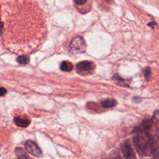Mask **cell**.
<instances>
[{
  "label": "cell",
  "instance_id": "cell-1",
  "mask_svg": "<svg viewBox=\"0 0 159 159\" xmlns=\"http://www.w3.org/2000/svg\"><path fill=\"white\" fill-rule=\"evenodd\" d=\"M134 146L138 153L142 156H147L149 153H154L153 142L148 133L139 134L133 138Z\"/></svg>",
  "mask_w": 159,
  "mask_h": 159
},
{
  "label": "cell",
  "instance_id": "cell-2",
  "mask_svg": "<svg viewBox=\"0 0 159 159\" xmlns=\"http://www.w3.org/2000/svg\"><path fill=\"white\" fill-rule=\"evenodd\" d=\"M71 47L78 52H83L86 49V43L81 37H76L71 42Z\"/></svg>",
  "mask_w": 159,
  "mask_h": 159
},
{
  "label": "cell",
  "instance_id": "cell-3",
  "mask_svg": "<svg viewBox=\"0 0 159 159\" xmlns=\"http://www.w3.org/2000/svg\"><path fill=\"white\" fill-rule=\"evenodd\" d=\"M25 148L29 153L36 157H40L42 155V152L40 148L31 140H27L26 142Z\"/></svg>",
  "mask_w": 159,
  "mask_h": 159
},
{
  "label": "cell",
  "instance_id": "cell-4",
  "mask_svg": "<svg viewBox=\"0 0 159 159\" xmlns=\"http://www.w3.org/2000/svg\"><path fill=\"white\" fill-rule=\"evenodd\" d=\"M121 150L125 158H135L134 152L129 140H126L121 145Z\"/></svg>",
  "mask_w": 159,
  "mask_h": 159
},
{
  "label": "cell",
  "instance_id": "cell-5",
  "mask_svg": "<svg viewBox=\"0 0 159 159\" xmlns=\"http://www.w3.org/2000/svg\"><path fill=\"white\" fill-rule=\"evenodd\" d=\"M93 63L89 61H83L77 64L76 68L80 71H88L93 68Z\"/></svg>",
  "mask_w": 159,
  "mask_h": 159
},
{
  "label": "cell",
  "instance_id": "cell-6",
  "mask_svg": "<svg viewBox=\"0 0 159 159\" xmlns=\"http://www.w3.org/2000/svg\"><path fill=\"white\" fill-rule=\"evenodd\" d=\"M113 80L116 82V84L120 86L123 87H129L130 84V81L129 80H124L122 79L120 76H119L118 75H115L113 78Z\"/></svg>",
  "mask_w": 159,
  "mask_h": 159
},
{
  "label": "cell",
  "instance_id": "cell-7",
  "mask_svg": "<svg viewBox=\"0 0 159 159\" xmlns=\"http://www.w3.org/2000/svg\"><path fill=\"white\" fill-rule=\"evenodd\" d=\"M14 120L17 126H19L21 127H27L30 124V121L28 119L21 118L19 116L14 117Z\"/></svg>",
  "mask_w": 159,
  "mask_h": 159
},
{
  "label": "cell",
  "instance_id": "cell-8",
  "mask_svg": "<svg viewBox=\"0 0 159 159\" xmlns=\"http://www.w3.org/2000/svg\"><path fill=\"white\" fill-rule=\"evenodd\" d=\"M101 104L105 108H109L116 106L117 101L114 99H105L101 101Z\"/></svg>",
  "mask_w": 159,
  "mask_h": 159
},
{
  "label": "cell",
  "instance_id": "cell-9",
  "mask_svg": "<svg viewBox=\"0 0 159 159\" xmlns=\"http://www.w3.org/2000/svg\"><path fill=\"white\" fill-rule=\"evenodd\" d=\"M72 68L73 65L68 61H64L60 65V69L63 71H70Z\"/></svg>",
  "mask_w": 159,
  "mask_h": 159
},
{
  "label": "cell",
  "instance_id": "cell-10",
  "mask_svg": "<svg viewBox=\"0 0 159 159\" xmlns=\"http://www.w3.org/2000/svg\"><path fill=\"white\" fill-rule=\"evenodd\" d=\"M17 61L20 64H27L29 62V57L27 55H20L17 57Z\"/></svg>",
  "mask_w": 159,
  "mask_h": 159
},
{
  "label": "cell",
  "instance_id": "cell-11",
  "mask_svg": "<svg viewBox=\"0 0 159 159\" xmlns=\"http://www.w3.org/2000/svg\"><path fill=\"white\" fill-rule=\"evenodd\" d=\"M152 119H144L142 121V126L144 128V129H149L151 126L152 125Z\"/></svg>",
  "mask_w": 159,
  "mask_h": 159
},
{
  "label": "cell",
  "instance_id": "cell-12",
  "mask_svg": "<svg viewBox=\"0 0 159 159\" xmlns=\"http://www.w3.org/2000/svg\"><path fill=\"white\" fill-rule=\"evenodd\" d=\"M16 153L17 157L19 158H29V157L27 156L25 154V153L24 152L22 148H20V147L17 148L16 149Z\"/></svg>",
  "mask_w": 159,
  "mask_h": 159
},
{
  "label": "cell",
  "instance_id": "cell-13",
  "mask_svg": "<svg viewBox=\"0 0 159 159\" xmlns=\"http://www.w3.org/2000/svg\"><path fill=\"white\" fill-rule=\"evenodd\" d=\"M151 70L150 68H146L145 69V78L147 80H149L151 76Z\"/></svg>",
  "mask_w": 159,
  "mask_h": 159
},
{
  "label": "cell",
  "instance_id": "cell-14",
  "mask_svg": "<svg viewBox=\"0 0 159 159\" xmlns=\"http://www.w3.org/2000/svg\"><path fill=\"white\" fill-rule=\"evenodd\" d=\"M75 3L77 5H79V6H81L84 4H85L87 1V0H73Z\"/></svg>",
  "mask_w": 159,
  "mask_h": 159
},
{
  "label": "cell",
  "instance_id": "cell-15",
  "mask_svg": "<svg viewBox=\"0 0 159 159\" xmlns=\"http://www.w3.org/2000/svg\"><path fill=\"white\" fill-rule=\"evenodd\" d=\"M153 119L155 120H157V121H159V109H158L154 112Z\"/></svg>",
  "mask_w": 159,
  "mask_h": 159
},
{
  "label": "cell",
  "instance_id": "cell-16",
  "mask_svg": "<svg viewBox=\"0 0 159 159\" xmlns=\"http://www.w3.org/2000/svg\"><path fill=\"white\" fill-rule=\"evenodd\" d=\"M6 93H7V91L4 88L0 87V96H4L6 94Z\"/></svg>",
  "mask_w": 159,
  "mask_h": 159
},
{
  "label": "cell",
  "instance_id": "cell-17",
  "mask_svg": "<svg viewBox=\"0 0 159 159\" xmlns=\"http://www.w3.org/2000/svg\"><path fill=\"white\" fill-rule=\"evenodd\" d=\"M134 101L135 102H139L141 101V99H140V98L139 97L135 96V97L134 98Z\"/></svg>",
  "mask_w": 159,
  "mask_h": 159
},
{
  "label": "cell",
  "instance_id": "cell-18",
  "mask_svg": "<svg viewBox=\"0 0 159 159\" xmlns=\"http://www.w3.org/2000/svg\"><path fill=\"white\" fill-rule=\"evenodd\" d=\"M104 1H106V2H109V1H111V0H104Z\"/></svg>",
  "mask_w": 159,
  "mask_h": 159
},
{
  "label": "cell",
  "instance_id": "cell-19",
  "mask_svg": "<svg viewBox=\"0 0 159 159\" xmlns=\"http://www.w3.org/2000/svg\"><path fill=\"white\" fill-rule=\"evenodd\" d=\"M158 136H159V133H158Z\"/></svg>",
  "mask_w": 159,
  "mask_h": 159
}]
</instances>
